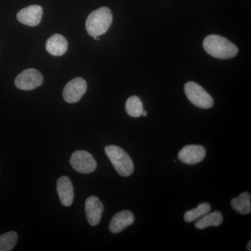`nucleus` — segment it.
<instances>
[{
  "label": "nucleus",
  "instance_id": "1",
  "mask_svg": "<svg viewBox=\"0 0 251 251\" xmlns=\"http://www.w3.org/2000/svg\"><path fill=\"white\" fill-rule=\"evenodd\" d=\"M203 48L208 54L217 59H226L235 57L237 46L228 39L216 34L206 36L203 41Z\"/></svg>",
  "mask_w": 251,
  "mask_h": 251
},
{
  "label": "nucleus",
  "instance_id": "2",
  "mask_svg": "<svg viewBox=\"0 0 251 251\" xmlns=\"http://www.w3.org/2000/svg\"><path fill=\"white\" fill-rule=\"evenodd\" d=\"M111 11L108 7H100L92 11L86 21V29L89 35L99 37L103 35L111 26L112 23Z\"/></svg>",
  "mask_w": 251,
  "mask_h": 251
},
{
  "label": "nucleus",
  "instance_id": "3",
  "mask_svg": "<svg viewBox=\"0 0 251 251\" xmlns=\"http://www.w3.org/2000/svg\"><path fill=\"white\" fill-rule=\"evenodd\" d=\"M105 152L119 175L128 176L134 171V165L125 150L115 145L105 147Z\"/></svg>",
  "mask_w": 251,
  "mask_h": 251
},
{
  "label": "nucleus",
  "instance_id": "4",
  "mask_svg": "<svg viewBox=\"0 0 251 251\" xmlns=\"http://www.w3.org/2000/svg\"><path fill=\"white\" fill-rule=\"evenodd\" d=\"M184 91L188 100L198 108L209 109L214 105L212 97L196 82H187L184 86Z\"/></svg>",
  "mask_w": 251,
  "mask_h": 251
},
{
  "label": "nucleus",
  "instance_id": "5",
  "mask_svg": "<svg viewBox=\"0 0 251 251\" xmlns=\"http://www.w3.org/2000/svg\"><path fill=\"white\" fill-rule=\"evenodd\" d=\"M70 163L75 171L82 174L93 173L97 167L93 156L85 150H78L73 153Z\"/></svg>",
  "mask_w": 251,
  "mask_h": 251
},
{
  "label": "nucleus",
  "instance_id": "6",
  "mask_svg": "<svg viewBox=\"0 0 251 251\" xmlns=\"http://www.w3.org/2000/svg\"><path fill=\"white\" fill-rule=\"evenodd\" d=\"M44 82V77L39 71L27 69L18 74L15 80L16 87L21 90H32L40 87Z\"/></svg>",
  "mask_w": 251,
  "mask_h": 251
},
{
  "label": "nucleus",
  "instance_id": "7",
  "mask_svg": "<svg viewBox=\"0 0 251 251\" xmlns=\"http://www.w3.org/2000/svg\"><path fill=\"white\" fill-rule=\"evenodd\" d=\"M87 89L85 80L82 77H75L66 85L63 90V97L67 103H77L83 97Z\"/></svg>",
  "mask_w": 251,
  "mask_h": 251
},
{
  "label": "nucleus",
  "instance_id": "8",
  "mask_svg": "<svg viewBox=\"0 0 251 251\" xmlns=\"http://www.w3.org/2000/svg\"><path fill=\"white\" fill-rule=\"evenodd\" d=\"M206 156L205 149L201 145H189L184 147L178 154V158L182 163L195 165L202 161Z\"/></svg>",
  "mask_w": 251,
  "mask_h": 251
},
{
  "label": "nucleus",
  "instance_id": "9",
  "mask_svg": "<svg viewBox=\"0 0 251 251\" xmlns=\"http://www.w3.org/2000/svg\"><path fill=\"white\" fill-rule=\"evenodd\" d=\"M42 16V7L39 5H31L18 13L17 19L25 25L34 27L40 24Z\"/></svg>",
  "mask_w": 251,
  "mask_h": 251
},
{
  "label": "nucleus",
  "instance_id": "10",
  "mask_svg": "<svg viewBox=\"0 0 251 251\" xmlns=\"http://www.w3.org/2000/svg\"><path fill=\"white\" fill-rule=\"evenodd\" d=\"M103 205L97 196H91L85 202V212L87 221L92 226L99 224L103 212Z\"/></svg>",
  "mask_w": 251,
  "mask_h": 251
},
{
  "label": "nucleus",
  "instance_id": "11",
  "mask_svg": "<svg viewBox=\"0 0 251 251\" xmlns=\"http://www.w3.org/2000/svg\"><path fill=\"white\" fill-rule=\"evenodd\" d=\"M134 221V216L131 211L128 210L120 211L112 218L109 225V229L112 233H120L130 225L133 224Z\"/></svg>",
  "mask_w": 251,
  "mask_h": 251
},
{
  "label": "nucleus",
  "instance_id": "12",
  "mask_svg": "<svg viewBox=\"0 0 251 251\" xmlns=\"http://www.w3.org/2000/svg\"><path fill=\"white\" fill-rule=\"evenodd\" d=\"M57 190L59 199L63 205L71 206L74 198V187L70 179L62 176L57 180Z\"/></svg>",
  "mask_w": 251,
  "mask_h": 251
},
{
  "label": "nucleus",
  "instance_id": "13",
  "mask_svg": "<svg viewBox=\"0 0 251 251\" xmlns=\"http://www.w3.org/2000/svg\"><path fill=\"white\" fill-rule=\"evenodd\" d=\"M68 42L66 38L61 34H53L48 39L46 44V50L52 55L60 57L66 53L68 50Z\"/></svg>",
  "mask_w": 251,
  "mask_h": 251
},
{
  "label": "nucleus",
  "instance_id": "14",
  "mask_svg": "<svg viewBox=\"0 0 251 251\" xmlns=\"http://www.w3.org/2000/svg\"><path fill=\"white\" fill-rule=\"evenodd\" d=\"M222 214L219 211H213L211 213H207L205 215L198 220L195 226L197 229H203L208 227H217L222 224Z\"/></svg>",
  "mask_w": 251,
  "mask_h": 251
},
{
  "label": "nucleus",
  "instance_id": "15",
  "mask_svg": "<svg viewBox=\"0 0 251 251\" xmlns=\"http://www.w3.org/2000/svg\"><path fill=\"white\" fill-rule=\"evenodd\" d=\"M232 209L239 214L247 215L251 211V194L248 192L241 193L231 201Z\"/></svg>",
  "mask_w": 251,
  "mask_h": 251
},
{
  "label": "nucleus",
  "instance_id": "16",
  "mask_svg": "<svg viewBox=\"0 0 251 251\" xmlns=\"http://www.w3.org/2000/svg\"><path fill=\"white\" fill-rule=\"evenodd\" d=\"M126 110L128 115L133 117H139L144 111L143 102L137 96H132L126 102Z\"/></svg>",
  "mask_w": 251,
  "mask_h": 251
},
{
  "label": "nucleus",
  "instance_id": "17",
  "mask_svg": "<svg viewBox=\"0 0 251 251\" xmlns=\"http://www.w3.org/2000/svg\"><path fill=\"white\" fill-rule=\"evenodd\" d=\"M211 211V205L207 202L201 203L196 209L186 211L184 214V221L187 223H191L196 219L202 217L203 216Z\"/></svg>",
  "mask_w": 251,
  "mask_h": 251
},
{
  "label": "nucleus",
  "instance_id": "18",
  "mask_svg": "<svg viewBox=\"0 0 251 251\" xmlns=\"http://www.w3.org/2000/svg\"><path fill=\"white\" fill-rule=\"evenodd\" d=\"M18 234L15 232H9L0 235V251H10L16 245Z\"/></svg>",
  "mask_w": 251,
  "mask_h": 251
},
{
  "label": "nucleus",
  "instance_id": "19",
  "mask_svg": "<svg viewBox=\"0 0 251 251\" xmlns=\"http://www.w3.org/2000/svg\"><path fill=\"white\" fill-rule=\"evenodd\" d=\"M251 241H249V242L247 244V251H251Z\"/></svg>",
  "mask_w": 251,
  "mask_h": 251
},
{
  "label": "nucleus",
  "instance_id": "20",
  "mask_svg": "<svg viewBox=\"0 0 251 251\" xmlns=\"http://www.w3.org/2000/svg\"><path fill=\"white\" fill-rule=\"evenodd\" d=\"M147 115H148V113H147V112L145 111V110H144L143 112V116L144 117H146L147 116Z\"/></svg>",
  "mask_w": 251,
  "mask_h": 251
}]
</instances>
